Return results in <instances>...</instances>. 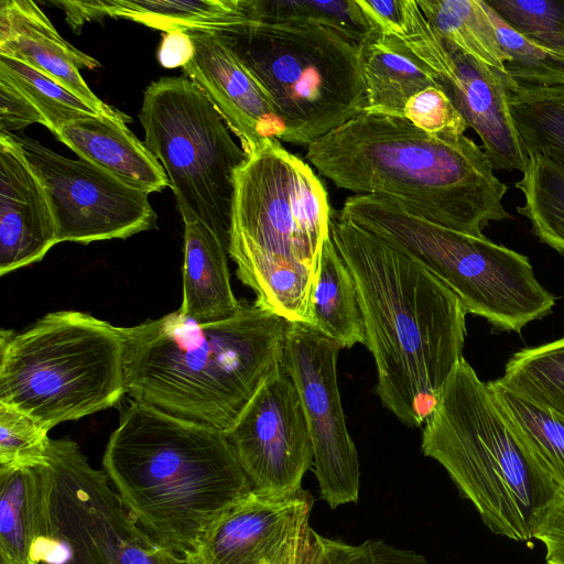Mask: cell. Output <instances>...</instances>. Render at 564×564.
I'll return each mask as SVG.
<instances>
[{
    "mask_svg": "<svg viewBox=\"0 0 564 564\" xmlns=\"http://www.w3.org/2000/svg\"><path fill=\"white\" fill-rule=\"evenodd\" d=\"M226 437L253 489H303L313 446L299 390L284 365L261 384Z\"/></svg>",
    "mask_w": 564,
    "mask_h": 564,
    "instance_id": "15",
    "label": "cell"
},
{
    "mask_svg": "<svg viewBox=\"0 0 564 564\" xmlns=\"http://www.w3.org/2000/svg\"><path fill=\"white\" fill-rule=\"evenodd\" d=\"M67 23L82 28L104 17L121 18L170 32H224L250 21L248 0H88L54 1Z\"/></svg>",
    "mask_w": 564,
    "mask_h": 564,
    "instance_id": "20",
    "label": "cell"
},
{
    "mask_svg": "<svg viewBox=\"0 0 564 564\" xmlns=\"http://www.w3.org/2000/svg\"><path fill=\"white\" fill-rule=\"evenodd\" d=\"M485 4L497 39L502 50L511 57V61L506 63L507 76L529 85H564V56L520 34L486 1Z\"/></svg>",
    "mask_w": 564,
    "mask_h": 564,
    "instance_id": "33",
    "label": "cell"
},
{
    "mask_svg": "<svg viewBox=\"0 0 564 564\" xmlns=\"http://www.w3.org/2000/svg\"><path fill=\"white\" fill-rule=\"evenodd\" d=\"M4 133L21 150L45 189L58 242L87 245L124 239L156 227L150 193L85 160L68 159L31 138Z\"/></svg>",
    "mask_w": 564,
    "mask_h": 564,
    "instance_id": "11",
    "label": "cell"
},
{
    "mask_svg": "<svg viewBox=\"0 0 564 564\" xmlns=\"http://www.w3.org/2000/svg\"><path fill=\"white\" fill-rule=\"evenodd\" d=\"M250 21L312 23L333 29L361 45L381 32L357 0H248Z\"/></svg>",
    "mask_w": 564,
    "mask_h": 564,
    "instance_id": "30",
    "label": "cell"
},
{
    "mask_svg": "<svg viewBox=\"0 0 564 564\" xmlns=\"http://www.w3.org/2000/svg\"><path fill=\"white\" fill-rule=\"evenodd\" d=\"M334 209L313 169L269 139L234 178L228 253L254 304L308 323V301Z\"/></svg>",
    "mask_w": 564,
    "mask_h": 564,
    "instance_id": "5",
    "label": "cell"
},
{
    "mask_svg": "<svg viewBox=\"0 0 564 564\" xmlns=\"http://www.w3.org/2000/svg\"><path fill=\"white\" fill-rule=\"evenodd\" d=\"M340 540L321 535L308 525L281 564H339Z\"/></svg>",
    "mask_w": 564,
    "mask_h": 564,
    "instance_id": "39",
    "label": "cell"
},
{
    "mask_svg": "<svg viewBox=\"0 0 564 564\" xmlns=\"http://www.w3.org/2000/svg\"><path fill=\"white\" fill-rule=\"evenodd\" d=\"M183 300L178 313L197 323L236 314V299L228 269V246L205 224L184 223Z\"/></svg>",
    "mask_w": 564,
    "mask_h": 564,
    "instance_id": "23",
    "label": "cell"
},
{
    "mask_svg": "<svg viewBox=\"0 0 564 564\" xmlns=\"http://www.w3.org/2000/svg\"><path fill=\"white\" fill-rule=\"evenodd\" d=\"M305 159L337 187L389 198L446 228L484 237L510 218L508 186L467 135L438 138L404 117L361 112L306 147Z\"/></svg>",
    "mask_w": 564,
    "mask_h": 564,
    "instance_id": "2",
    "label": "cell"
},
{
    "mask_svg": "<svg viewBox=\"0 0 564 564\" xmlns=\"http://www.w3.org/2000/svg\"><path fill=\"white\" fill-rule=\"evenodd\" d=\"M534 539L544 545L546 564H564V497L547 511Z\"/></svg>",
    "mask_w": 564,
    "mask_h": 564,
    "instance_id": "40",
    "label": "cell"
},
{
    "mask_svg": "<svg viewBox=\"0 0 564 564\" xmlns=\"http://www.w3.org/2000/svg\"><path fill=\"white\" fill-rule=\"evenodd\" d=\"M52 133L82 160L132 187L152 193L170 186L161 163L122 120L88 115L62 124Z\"/></svg>",
    "mask_w": 564,
    "mask_h": 564,
    "instance_id": "21",
    "label": "cell"
},
{
    "mask_svg": "<svg viewBox=\"0 0 564 564\" xmlns=\"http://www.w3.org/2000/svg\"><path fill=\"white\" fill-rule=\"evenodd\" d=\"M270 95L283 142L310 145L367 107L359 45L312 23L248 21L216 32Z\"/></svg>",
    "mask_w": 564,
    "mask_h": 564,
    "instance_id": "9",
    "label": "cell"
},
{
    "mask_svg": "<svg viewBox=\"0 0 564 564\" xmlns=\"http://www.w3.org/2000/svg\"><path fill=\"white\" fill-rule=\"evenodd\" d=\"M33 123L45 126L42 113L18 88L0 78V131L13 133Z\"/></svg>",
    "mask_w": 564,
    "mask_h": 564,
    "instance_id": "38",
    "label": "cell"
},
{
    "mask_svg": "<svg viewBox=\"0 0 564 564\" xmlns=\"http://www.w3.org/2000/svg\"><path fill=\"white\" fill-rule=\"evenodd\" d=\"M102 466L140 527L183 555L253 489L225 433L135 400L121 412Z\"/></svg>",
    "mask_w": 564,
    "mask_h": 564,
    "instance_id": "4",
    "label": "cell"
},
{
    "mask_svg": "<svg viewBox=\"0 0 564 564\" xmlns=\"http://www.w3.org/2000/svg\"><path fill=\"white\" fill-rule=\"evenodd\" d=\"M341 348L365 344V328L354 278L327 238L308 301L306 324Z\"/></svg>",
    "mask_w": 564,
    "mask_h": 564,
    "instance_id": "25",
    "label": "cell"
},
{
    "mask_svg": "<svg viewBox=\"0 0 564 564\" xmlns=\"http://www.w3.org/2000/svg\"><path fill=\"white\" fill-rule=\"evenodd\" d=\"M485 1L517 32L564 56V1Z\"/></svg>",
    "mask_w": 564,
    "mask_h": 564,
    "instance_id": "34",
    "label": "cell"
},
{
    "mask_svg": "<svg viewBox=\"0 0 564 564\" xmlns=\"http://www.w3.org/2000/svg\"><path fill=\"white\" fill-rule=\"evenodd\" d=\"M516 187L524 196L518 213L528 218L541 241L564 254V166L541 154H528Z\"/></svg>",
    "mask_w": 564,
    "mask_h": 564,
    "instance_id": "29",
    "label": "cell"
},
{
    "mask_svg": "<svg viewBox=\"0 0 564 564\" xmlns=\"http://www.w3.org/2000/svg\"><path fill=\"white\" fill-rule=\"evenodd\" d=\"M51 489L48 463L0 468L1 564H36L35 547L51 527Z\"/></svg>",
    "mask_w": 564,
    "mask_h": 564,
    "instance_id": "22",
    "label": "cell"
},
{
    "mask_svg": "<svg viewBox=\"0 0 564 564\" xmlns=\"http://www.w3.org/2000/svg\"><path fill=\"white\" fill-rule=\"evenodd\" d=\"M498 380L522 399L564 419V338L516 352Z\"/></svg>",
    "mask_w": 564,
    "mask_h": 564,
    "instance_id": "31",
    "label": "cell"
},
{
    "mask_svg": "<svg viewBox=\"0 0 564 564\" xmlns=\"http://www.w3.org/2000/svg\"><path fill=\"white\" fill-rule=\"evenodd\" d=\"M421 449L441 464L494 533L529 542L563 495L463 358L424 424Z\"/></svg>",
    "mask_w": 564,
    "mask_h": 564,
    "instance_id": "6",
    "label": "cell"
},
{
    "mask_svg": "<svg viewBox=\"0 0 564 564\" xmlns=\"http://www.w3.org/2000/svg\"><path fill=\"white\" fill-rule=\"evenodd\" d=\"M120 327L78 311L0 334V404L50 431L116 405L127 393Z\"/></svg>",
    "mask_w": 564,
    "mask_h": 564,
    "instance_id": "7",
    "label": "cell"
},
{
    "mask_svg": "<svg viewBox=\"0 0 564 564\" xmlns=\"http://www.w3.org/2000/svg\"><path fill=\"white\" fill-rule=\"evenodd\" d=\"M339 564H430L413 550L400 549L382 540L352 545L344 542Z\"/></svg>",
    "mask_w": 564,
    "mask_h": 564,
    "instance_id": "37",
    "label": "cell"
},
{
    "mask_svg": "<svg viewBox=\"0 0 564 564\" xmlns=\"http://www.w3.org/2000/svg\"><path fill=\"white\" fill-rule=\"evenodd\" d=\"M0 78L12 84L32 101L51 132L76 118L100 115L61 84L17 58L0 55Z\"/></svg>",
    "mask_w": 564,
    "mask_h": 564,
    "instance_id": "32",
    "label": "cell"
},
{
    "mask_svg": "<svg viewBox=\"0 0 564 564\" xmlns=\"http://www.w3.org/2000/svg\"><path fill=\"white\" fill-rule=\"evenodd\" d=\"M367 90L364 112L403 117L406 102L436 83L397 37L379 32L359 46Z\"/></svg>",
    "mask_w": 564,
    "mask_h": 564,
    "instance_id": "24",
    "label": "cell"
},
{
    "mask_svg": "<svg viewBox=\"0 0 564 564\" xmlns=\"http://www.w3.org/2000/svg\"><path fill=\"white\" fill-rule=\"evenodd\" d=\"M369 20L383 33L394 31L402 18L401 0H357Z\"/></svg>",
    "mask_w": 564,
    "mask_h": 564,
    "instance_id": "42",
    "label": "cell"
},
{
    "mask_svg": "<svg viewBox=\"0 0 564 564\" xmlns=\"http://www.w3.org/2000/svg\"><path fill=\"white\" fill-rule=\"evenodd\" d=\"M195 53L192 37L186 32L164 33L158 48V61L163 67H183Z\"/></svg>",
    "mask_w": 564,
    "mask_h": 564,
    "instance_id": "41",
    "label": "cell"
},
{
    "mask_svg": "<svg viewBox=\"0 0 564 564\" xmlns=\"http://www.w3.org/2000/svg\"><path fill=\"white\" fill-rule=\"evenodd\" d=\"M487 383L530 454L564 497V419L522 399L498 379Z\"/></svg>",
    "mask_w": 564,
    "mask_h": 564,
    "instance_id": "28",
    "label": "cell"
},
{
    "mask_svg": "<svg viewBox=\"0 0 564 564\" xmlns=\"http://www.w3.org/2000/svg\"><path fill=\"white\" fill-rule=\"evenodd\" d=\"M290 322L257 304L197 323L176 312L120 327L133 400L227 433L284 365Z\"/></svg>",
    "mask_w": 564,
    "mask_h": 564,
    "instance_id": "3",
    "label": "cell"
},
{
    "mask_svg": "<svg viewBox=\"0 0 564 564\" xmlns=\"http://www.w3.org/2000/svg\"><path fill=\"white\" fill-rule=\"evenodd\" d=\"M195 53L183 66L204 91L246 154L269 139L283 141L285 126L261 83L216 32H186Z\"/></svg>",
    "mask_w": 564,
    "mask_h": 564,
    "instance_id": "17",
    "label": "cell"
},
{
    "mask_svg": "<svg viewBox=\"0 0 564 564\" xmlns=\"http://www.w3.org/2000/svg\"><path fill=\"white\" fill-rule=\"evenodd\" d=\"M338 213L414 258L456 295L467 313L499 329L520 332L555 304L525 256L485 236L446 228L377 195H352Z\"/></svg>",
    "mask_w": 564,
    "mask_h": 564,
    "instance_id": "8",
    "label": "cell"
},
{
    "mask_svg": "<svg viewBox=\"0 0 564 564\" xmlns=\"http://www.w3.org/2000/svg\"><path fill=\"white\" fill-rule=\"evenodd\" d=\"M139 119L183 221L205 224L229 247L234 178L247 154L223 117L198 85L178 76L147 87Z\"/></svg>",
    "mask_w": 564,
    "mask_h": 564,
    "instance_id": "10",
    "label": "cell"
},
{
    "mask_svg": "<svg viewBox=\"0 0 564 564\" xmlns=\"http://www.w3.org/2000/svg\"><path fill=\"white\" fill-rule=\"evenodd\" d=\"M1 564V563H0Z\"/></svg>",
    "mask_w": 564,
    "mask_h": 564,
    "instance_id": "43",
    "label": "cell"
},
{
    "mask_svg": "<svg viewBox=\"0 0 564 564\" xmlns=\"http://www.w3.org/2000/svg\"><path fill=\"white\" fill-rule=\"evenodd\" d=\"M505 84L527 155L541 154L564 166V85H529L507 75Z\"/></svg>",
    "mask_w": 564,
    "mask_h": 564,
    "instance_id": "26",
    "label": "cell"
},
{
    "mask_svg": "<svg viewBox=\"0 0 564 564\" xmlns=\"http://www.w3.org/2000/svg\"><path fill=\"white\" fill-rule=\"evenodd\" d=\"M56 243L42 183L18 145L0 132V274L42 260Z\"/></svg>",
    "mask_w": 564,
    "mask_h": 564,
    "instance_id": "18",
    "label": "cell"
},
{
    "mask_svg": "<svg viewBox=\"0 0 564 564\" xmlns=\"http://www.w3.org/2000/svg\"><path fill=\"white\" fill-rule=\"evenodd\" d=\"M399 26L388 35L433 76L479 137L495 170L521 171L527 152L514 126L505 74L462 53L426 20L416 0H401Z\"/></svg>",
    "mask_w": 564,
    "mask_h": 564,
    "instance_id": "12",
    "label": "cell"
},
{
    "mask_svg": "<svg viewBox=\"0 0 564 564\" xmlns=\"http://www.w3.org/2000/svg\"><path fill=\"white\" fill-rule=\"evenodd\" d=\"M0 55L17 58L42 72L100 115L126 123L131 120L99 99L80 75V68L95 69L99 62L64 40L33 1L1 0Z\"/></svg>",
    "mask_w": 564,
    "mask_h": 564,
    "instance_id": "19",
    "label": "cell"
},
{
    "mask_svg": "<svg viewBox=\"0 0 564 564\" xmlns=\"http://www.w3.org/2000/svg\"><path fill=\"white\" fill-rule=\"evenodd\" d=\"M313 496L304 489H252L223 513L183 557L187 564H281L310 525Z\"/></svg>",
    "mask_w": 564,
    "mask_h": 564,
    "instance_id": "16",
    "label": "cell"
},
{
    "mask_svg": "<svg viewBox=\"0 0 564 564\" xmlns=\"http://www.w3.org/2000/svg\"><path fill=\"white\" fill-rule=\"evenodd\" d=\"M48 431L25 414L0 404V468L47 464Z\"/></svg>",
    "mask_w": 564,
    "mask_h": 564,
    "instance_id": "35",
    "label": "cell"
},
{
    "mask_svg": "<svg viewBox=\"0 0 564 564\" xmlns=\"http://www.w3.org/2000/svg\"><path fill=\"white\" fill-rule=\"evenodd\" d=\"M341 347L302 323H290L284 367L302 400L311 435L319 497L332 509L359 499L360 470L338 388Z\"/></svg>",
    "mask_w": 564,
    "mask_h": 564,
    "instance_id": "14",
    "label": "cell"
},
{
    "mask_svg": "<svg viewBox=\"0 0 564 564\" xmlns=\"http://www.w3.org/2000/svg\"><path fill=\"white\" fill-rule=\"evenodd\" d=\"M433 28L462 53L507 75L502 50L484 0H416Z\"/></svg>",
    "mask_w": 564,
    "mask_h": 564,
    "instance_id": "27",
    "label": "cell"
},
{
    "mask_svg": "<svg viewBox=\"0 0 564 564\" xmlns=\"http://www.w3.org/2000/svg\"><path fill=\"white\" fill-rule=\"evenodd\" d=\"M51 527L34 553L36 564H120L145 535L102 470L61 456L50 463Z\"/></svg>",
    "mask_w": 564,
    "mask_h": 564,
    "instance_id": "13",
    "label": "cell"
},
{
    "mask_svg": "<svg viewBox=\"0 0 564 564\" xmlns=\"http://www.w3.org/2000/svg\"><path fill=\"white\" fill-rule=\"evenodd\" d=\"M329 236L356 284L377 394L398 420L420 427L464 358L467 312L414 258L338 210Z\"/></svg>",
    "mask_w": 564,
    "mask_h": 564,
    "instance_id": "1",
    "label": "cell"
},
{
    "mask_svg": "<svg viewBox=\"0 0 564 564\" xmlns=\"http://www.w3.org/2000/svg\"><path fill=\"white\" fill-rule=\"evenodd\" d=\"M403 117L422 131L438 138L459 137L468 129L462 113L437 84L410 98Z\"/></svg>",
    "mask_w": 564,
    "mask_h": 564,
    "instance_id": "36",
    "label": "cell"
}]
</instances>
